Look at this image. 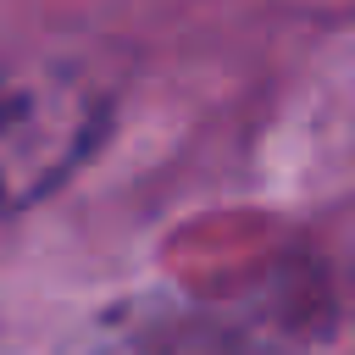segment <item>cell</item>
Returning <instances> with one entry per match:
<instances>
[{
    "mask_svg": "<svg viewBox=\"0 0 355 355\" xmlns=\"http://www.w3.org/2000/svg\"><path fill=\"white\" fill-rule=\"evenodd\" d=\"M100 94L67 72H0V216L55 189L94 144Z\"/></svg>",
    "mask_w": 355,
    "mask_h": 355,
    "instance_id": "cell-1",
    "label": "cell"
}]
</instances>
